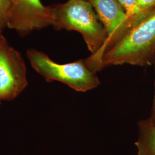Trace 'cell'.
Returning a JSON list of instances; mask_svg holds the SVG:
<instances>
[{
  "label": "cell",
  "mask_w": 155,
  "mask_h": 155,
  "mask_svg": "<svg viewBox=\"0 0 155 155\" xmlns=\"http://www.w3.org/2000/svg\"><path fill=\"white\" fill-rule=\"evenodd\" d=\"M155 61V59L154 60ZM150 121L152 122V123L155 125V93H154V97H153V100L152 102V108H151V111H150V117H148Z\"/></svg>",
  "instance_id": "obj_10"
},
{
  "label": "cell",
  "mask_w": 155,
  "mask_h": 155,
  "mask_svg": "<svg viewBox=\"0 0 155 155\" xmlns=\"http://www.w3.org/2000/svg\"><path fill=\"white\" fill-rule=\"evenodd\" d=\"M139 137L135 145L138 155H155V125L149 118L138 122Z\"/></svg>",
  "instance_id": "obj_6"
},
{
  "label": "cell",
  "mask_w": 155,
  "mask_h": 155,
  "mask_svg": "<svg viewBox=\"0 0 155 155\" xmlns=\"http://www.w3.org/2000/svg\"><path fill=\"white\" fill-rule=\"evenodd\" d=\"M2 34H1V33H0V41H1V39L2 38Z\"/></svg>",
  "instance_id": "obj_11"
},
{
  "label": "cell",
  "mask_w": 155,
  "mask_h": 155,
  "mask_svg": "<svg viewBox=\"0 0 155 155\" xmlns=\"http://www.w3.org/2000/svg\"><path fill=\"white\" fill-rule=\"evenodd\" d=\"M117 1L130 19H134L144 13L139 7L138 0H117Z\"/></svg>",
  "instance_id": "obj_7"
},
{
  "label": "cell",
  "mask_w": 155,
  "mask_h": 155,
  "mask_svg": "<svg viewBox=\"0 0 155 155\" xmlns=\"http://www.w3.org/2000/svg\"><path fill=\"white\" fill-rule=\"evenodd\" d=\"M6 27L21 36L51 25L50 6L40 0H9Z\"/></svg>",
  "instance_id": "obj_5"
},
{
  "label": "cell",
  "mask_w": 155,
  "mask_h": 155,
  "mask_svg": "<svg viewBox=\"0 0 155 155\" xmlns=\"http://www.w3.org/2000/svg\"><path fill=\"white\" fill-rule=\"evenodd\" d=\"M139 7L143 12H148L155 9V0H138Z\"/></svg>",
  "instance_id": "obj_9"
},
{
  "label": "cell",
  "mask_w": 155,
  "mask_h": 155,
  "mask_svg": "<svg viewBox=\"0 0 155 155\" xmlns=\"http://www.w3.org/2000/svg\"><path fill=\"white\" fill-rule=\"evenodd\" d=\"M28 84L25 62L2 36L0 41V101L13 100Z\"/></svg>",
  "instance_id": "obj_4"
},
{
  "label": "cell",
  "mask_w": 155,
  "mask_h": 155,
  "mask_svg": "<svg viewBox=\"0 0 155 155\" xmlns=\"http://www.w3.org/2000/svg\"><path fill=\"white\" fill-rule=\"evenodd\" d=\"M27 56L33 69L48 82H60L79 92H86L101 84L97 72L90 68L86 59L60 64L34 49L27 50Z\"/></svg>",
  "instance_id": "obj_3"
},
{
  "label": "cell",
  "mask_w": 155,
  "mask_h": 155,
  "mask_svg": "<svg viewBox=\"0 0 155 155\" xmlns=\"http://www.w3.org/2000/svg\"><path fill=\"white\" fill-rule=\"evenodd\" d=\"M155 59V9L132 20L104 51L97 72L106 67L122 64L144 66Z\"/></svg>",
  "instance_id": "obj_1"
},
{
  "label": "cell",
  "mask_w": 155,
  "mask_h": 155,
  "mask_svg": "<svg viewBox=\"0 0 155 155\" xmlns=\"http://www.w3.org/2000/svg\"><path fill=\"white\" fill-rule=\"evenodd\" d=\"M9 6V0H0V33L6 27V19Z\"/></svg>",
  "instance_id": "obj_8"
},
{
  "label": "cell",
  "mask_w": 155,
  "mask_h": 155,
  "mask_svg": "<svg viewBox=\"0 0 155 155\" xmlns=\"http://www.w3.org/2000/svg\"><path fill=\"white\" fill-rule=\"evenodd\" d=\"M0 104H1V102H0Z\"/></svg>",
  "instance_id": "obj_12"
},
{
  "label": "cell",
  "mask_w": 155,
  "mask_h": 155,
  "mask_svg": "<svg viewBox=\"0 0 155 155\" xmlns=\"http://www.w3.org/2000/svg\"><path fill=\"white\" fill-rule=\"evenodd\" d=\"M50 6L51 25L56 30L75 31L81 33L91 55L102 49L107 33L87 0H68L65 3Z\"/></svg>",
  "instance_id": "obj_2"
}]
</instances>
